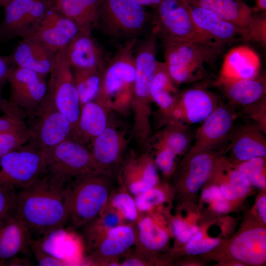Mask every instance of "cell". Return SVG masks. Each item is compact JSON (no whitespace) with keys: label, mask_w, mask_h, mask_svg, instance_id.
Wrapping results in <instances>:
<instances>
[{"label":"cell","mask_w":266,"mask_h":266,"mask_svg":"<svg viewBox=\"0 0 266 266\" xmlns=\"http://www.w3.org/2000/svg\"><path fill=\"white\" fill-rule=\"evenodd\" d=\"M71 179L47 171L16 193L15 212L31 234L46 235L68 223L67 188Z\"/></svg>","instance_id":"obj_1"},{"label":"cell","mask_w":266,"mask_h":266,"mask_svg":"<svg viewBox=\"0 0 266 266\" xmlns=\"http://www.w3.org/2000/svg\"><path fill=\"white\" fill-rule=\"evenodd\" d=\"M137 39L125 42L108 60L96 100L120 116L131 112L135 75L134 49Z\"/></svg>","instance_id":"obj_2"},{"label":"cell","mask_w":266,"mask_h":266,"mask_svg":"<svg viewBox=\"0 0 266 266\" xmlns=\"http://www.w3.org/2000/svg\"><path fill=\"white\" fill-rule=\"evenodd\" d=\"M116 184L114 176L98 169L72 178L67 188L71 227L82 228L97 217Z\"/></svg>","instance_id":"obj_3"},{"label":"cell","mask_w":266,"mask_h":266,"mask_svg":"<svg viewBox=\"0 0 266 266\" xmlns=\"http://www.w3.org/2000/svg\"><path fill=\"white\" fill-rule=\"evenodd\" d=\"M164 63L177 85L201 80L205 65L217 59L220 48L207 43L179 40H162Z\"/></svg>","instance_id":"obj_4"},{"label":"cell","mask_w":266,"mask_h":266,"mask_svg":"<svg viewBox=\"0 0 266 266\" xmlns=\"http://www.w3.org/2000/svg\"><path fill=\"white\" fill-rule=\"evenodd\" d=\"M150 19L145 7L134 0H103L99 27L109 36L127 42L137 39Z\"/></svg>","instance_id":"obj_5"},{"label":"cell","mask_w":266,"mask_h":266,"mask_svg":"<svg viewBox=\"0 0 266 266\" xmlns=\"http://www.w3.org/2000/svg\"><path fill=\"white\" fill-rule=\"evenodd\" d=\"M47 172L45 153L27 143L0 158V187L13 190L25 188Z\"/></svg>","instance_id":"obj_6"},{"label":"cell","mask_w":266,"mask_h":266,"mask_svg":"<svg viewBox=\"0 0 266 266\" xmlns=\"http://www.w3.org/2000/svg\"><path fill=\"white\" fill-rule=\"evenodd\" d=\"M150 22L151 32L162 40H188L213 45L195 25L187 0H161L154 8Z\"/></svg>","instance_id":"obj_7"},{"label":"cell","mask_w":266,"mask_h":266,"mask_svg":"<svg viewBox=\"0 0 266 266\" xmlns=\"http://www.w3.org/2000/svg\"><path fill=\"white\" fill-rule=\"evenodd\" d=\"M26 119L30 134L27 143L44 153L72 137L70 121L58 110L47 93L38 108Z\"/></svg>","instance_id":"obj_8"},{"label":"cell","mask_w":266,"mask_h":266,"mask_svg":"<svg viewBox=\"0 0 266 266\" xmlns=\"http://www.w3.org/2000/svg\"><path fill=\"white\" fill-rule=\"evenodd\" d=\"M118 116L110 112L106 128L89 147L97 169L114 177L133 138L132 130Z\"/></svg>","instance_id":"obj_9"},{"label":"cell","mask_w":266,"mask_h":266,"mask_svg":"<svg viewBox=\"0 0 266 266\" xmlns=\"http://www.w3.org/2000/svg\"><path fill=\"white\" fill-rule=\"evenodd\" d=\"M193 139L188 125L171 121L159 126L152 133L143 150L151 154L158 169L170 175L174 169L176 157L190 148Z\"/></svg>","instance_id":"obj_10"},{"label":"cell","mask_w":266,"mask_h":266,"mask_svg":"<svg viewBox=\"0 0 266 266\" xmlns=\"http://www.w3.org/2000/svg\"><path fill=\"white\" fill-rule=\"evenodd\" d=\"M45 77L34 71L14 66L7 79L10 85L7 111L24 121L31 115L47 95Z\"/></svg>","instance_id":"obj_11"},{"label":"cell","mask_w":266,"mask_h":266,"mask_svg":"<svg viewBox=\"0 0 266 266\" xmlns=\"http://www.w3.org/2000/svg\"><path fill=\"white\" fill-rule=\"evenodd\" d=\"M54 6L53 0H13L4 7L1 40L32 35Z\"/></svg>","instance_id":"obj_12"},{"label":"cell","mask_w":266,"mask_h":266,"mask_svg":"<svg viewBox=\"0 0 266 266\" xmlns=\"http://www.w3.org/2000/svg\"><path fill=\"white\" fill-rule=\"evenodd\" d=\"M65 49L55 55L54 65L49 73L47 95L58 110L70 121L72 133L78 122L81 106Z\"/></svg>","instance_id":"obj_13"},{"label":"cell","mask_w":266,"mask_h":266,"mask_svg":"<svg viewBox=\"0 0 266 266\" xmlns=\"http://www.w3.org/2000/svg\"><path fill=\"white\" fill-rule=\"evenodd\" d=\"M135 225H120L86 245L87 261L93 265L120 266L121 260L134 248Z\"/></svg>","instance_id":"obj_14"},{"label":"cell","mask_w":266,"mask_h":266,"mask_svg":"<svg viewBox=\"0 0 266 266\" xmlns=\"http://www.w3.org/2000/svg\"><path fill=\"white\" fill-rule=\"evenodd\" d=\"M238 112L228 102L220 101L201 123L195 135L189 153L214 151L228 143Z\"/></svg>","instance_id":"obj_15"},{"label":"cell","mask_w":266,"mask_h":266,"mask_svg":"<svg viewBox=\"0 0 266 266\" xmlns=\"http://www.w3.org/2000/svg\"><path fill=\"white\" fill-rule=\"evenodd\" d=\"M45 154L47 171L53 174L70 179L98 169L90 150L72 137L60 142Z\"/></svg>","instance_id":"obj_16"},{"label":"cell","mask_w":266,"mask_h":266,"mask_svg":"<svg viewBox=\"0 0 266 266\" xmlns=\"http://www.w3.org/2000/svg\"><path fill=\"white\" fill-rule=\"evenodd\" d=\"M115 178L117 183L134 196L159 183L158 169L151 154L128 150Z\"/></svg>","instance_id":"obj_17"},{"label":"cell","mask_w":266,"mask_h":266,"mask_svg":"<svg viewBox=\"0 0 266 266\" xmlns=\"http://www.w3.org/2000/svg\"><path fill=\"white\" fill-rule=\"evenodd\" d=\"M221 100L216 94L204 87L187 89L178 94L166 123L175 121L188 126L201 123L214 111Z\"/></svg>","instance_id":"obj_18"},{"label":"cell","mask_w":266,"mask_h":266,"mask_svg":"<svg viewBox=\"0 0 266 266\" xmlns=\"http://www.w3.org/2000/svg\"><path fill=\"white\" fill-rule=\"evenodd\" d=\"M79 31L70 19L57 11L53 6L37 30L31 36L56 54L66 48Z\"/></svg>","instance_id":"obj_19"},{"label":"cell","mask_w":266,"mask_h":266,"mask_svg":"<svg viewBox=\"0 0 266 266\" xmlns=\"http://www.w3.org/2000/svg\"><path fill=\"white\" fill-rule=\"evenodd\" d=\"M71 69L103 70L108 60L92 31L79 30L65 49Z\"/></svg>","instance_id":"obj_20"},{"label":"cell","mask_w":266,"mask_h":266,"mask_svg":"<svg viewBox=\"0 0 266 266\" xmlns=\"http://www.w3.org/2000/svg\"><path fill=\"white\" fill-rule=\"evenodd\" d=\"M261 66L258 54L251 48L239 45L232 48L226 55L217 84L221 86L259 75Z\"/></svg>","instance_id":"obj_21"},{"label":"cell","mask_w":266,"mask_h":266,"mask_svg":"<svg viewBox=\"0 0 266 266\" xmlns=\"http://www.w3.org/2000/svg\"><path fill=\"white\" fill-rule=\"evenodd\" d=\"M188 3L195 25L213 45L220 48L222 45L243 38V34L238 29L214 12Z\"/></svg>","instance_id":"obj_22"},{"label":"cell","mask_w":266,"mask_h":266,"mask_svg":"<svg viewBox=\"0 0 266 266\" xmlns=\"http://www.w3.org/2000/svg\"><path fill=\"white\" fill-rule=\"evenodd\" d=\"M32 234L15 211L0 220V266L20 253L29 251Z\"/></svg>","instance_id":"obj_23"},{"label":"cell","mask_w":266,"mask_h":266,"mask_svg":"<svg viewBox=\"0 0 266 266\" xmlns=\"http://www.w3.org/2000/svg\"><path fill=\"white\" fill-rule=\"evenodd\" d=\"M55 55L33 37L27 36L22 38L9 56L15 66L46 76L53 66Z\"/></svg>","instance_id":"obj_24"},{"label":"cell","mask_w":266,"mask_h":266,"mask_svg":"<svg viewBox=\"0 0 266 266\" xmlns=\"http://www.w3.org/2000/svg\"><path fill=\"white\" fill-rule=\"evenodd\" d=\"M226 146L240 162L256 157H265L266 155L264 133L255 124L234 126Z\"/></svg>","instance_id":"obj_25"},{"label":"cell","mask_w":266,"mask_h":266,"mask_svg":"<svg viewBox=\"0 0 266 266\" xmlns=\"http://www.w3.org/2000/svg\"><path fill=\"white\" fill-rule=\"evenodd\" d=\"M135 226V242L133 250L136 252L154 256L166 245L168 234L158 223L154 210L139 214Z\"/></svg>","instance_id":"obj_26"},{"label":"cell","mask_w":266,"mask_h":266,"mask_svg":"<svg viewBox=\"0 0 266 266\" xmlns=\"http://www.w3.org/2000/svg\"><path fill=\"white\" fill-rule=\"evenodd\" d=\"M220 87L228 103L236 111L239 109L244 112L266 99V79L264 76L259 75L239 80Z\"/></svg>","instance_id":"obj_27"},{"label":"cell","mask_w":266,"mask_h":266,"mask_svg":"<svg viewBox=\"0 0 266 266\" xmlns=\"http://www.w3.org/2000/svg\"><path fill=\"white\" fill-rule=\"evenodd\" d=\"M110 111L96 100L81 106L72 138L89 149L92 141L106 128Z\"/></svg>","instance_id":"obj_28"},{"label":"cell","mask_w":266,"mask_h":266,"mask_svg":"<svg viewBox=\"0 0 266 266\" xmlns=\"http://www.w3.org/2000/svg\"><path fill=\"white\" fill-rule=\"evenodd\" d=\"M177 85L170 76L164 62L157 61L151 85L152 102L159 108L160 126L169 120L178 95Z\"/></svg>","instance_id":"obj_29"},{"label":"cell","mask_w":266,"mask_h":266,"mask_svg":"<svg viewBox=\"0 0 266 266\" xmlns=\"http://www.w3.org/2000/svg\"><path fill=\"white\" fill-rule=\"evenodd\" d=\"M214 12L238 29L243 34L248 29L254 16V10L240 0H187Z\"/></svg>","instance_id":"obj_30"},{"label":"cell","mask_w":266,"mask_h":266,"mask_svg":"<svg viewBox=\"0 0 266 266\" xmlns=\"http://www.w3.org/2000/svg\"><path fill=\"white\" fill-rule=\"evenodd\" d=\"M230 252L236 259L259 265L266 260V230L257 228L245 231L233 241Z\"/></svg>","instance_id":"obj_31"},{"label":"cell","mask_w":266,"mask_h":266,"mask_svg":"<svg viewBox=\"0 0 266 266\" xmlns=\"http://www.w3.org/2000/svg\"><path fill=\"white\" fill-rule=\"evenodd\" d=\"M103 0H53L59 12L72 21L79 30H92L99 27Z\"/></svg>","instance_id":"obj_32"},{"label":"cell","mask_w":266,"mask_h":266,"mask_svg":"<svg viewBox=\"0 0 266 266\" xmlns=\"http://www.w3.org/2000/svg\"><path fill=\"white\" fill-rule=\"evenodd\" d=\"M190 153L185 185L191 193L198 191L210 175L214 167L213 152Z\"/></svg>","instance_id":"obj_33"},{"label":"cell","mask_w":266,"mask_h":266,"mask_svg":"<svg viewBox=\"0 0 266 266\" xmlns=\"http://www.w3.org/2000/svg\"><path fill=\"white\" fill-rule=\"evenodd\" d=\"M105 206L116 211L125 224H135L139 217V213L133 196L117 183Z\"/></svg>","instance_id":"obj_34"},{"label":"cell","mask_w":266,"mask_h":266,"mask_svg":"<svg viewBox=\"0 0 266 266\" xmlns=\"http://www.w3.org/2000/svg\"><path fill=\"white\" fill-rule=\"evenodd\" d=\"M102 70L71 69L81 107L96 99L100 87Z\"/></svg>","instance_id":"obj_35"},{"label":"cell","mask_w":266,"mask_h":266,"mask_svg":"<svg viewBox=\"0 0 266 266\" xmlns=\"http://www.w3.org/2000/svg\"><path fill=\"white\" fill-rule=\"evenodd\" d=\"M123 224L125 223L120 215L105 206L97 217L82 228L85 245L89 244L107 231Z\"/></svg>","instance_id":"obj_36"},{"label":"cell","mask_w":266,"mask_h":266,"mask_svg":"<svg viewBox=\"0 0 266 266\" xmlns=\"http://www.w3.org/2000/svg\"><path fill=\"white\" fill-rule=\"evenodd\" d=\"M250 186L248 179L237 169L231 172L229 182L222 185L220 190L227 199L234 200L244 196Z\"/></svg>","instance_id":"obj_37"},{"label":"cell","mask_w":266,"mask_h":266,"mask_svg":"<svg viewBox=\"0 0 266 266\" xmlns=\"http://www.w3.org/2000/svg\"><path fill=\"white\" fill-rule=\"evenodd\" d=\"M158 184L133 196L139 214L156 209L166 200L165 193Z\"/></svg>","instance_id":"obj_38"},{"label":"cell","mask_w":266,"mask_h":266,"mask_svg":"<svg viewBox=\"0 0 266 266\" xmlns=\"http://www.w3.org/2000/svg\"><path fill=\"white\" fill-rule=\"evenodd\" d=\"M265 157H256L248 161L241 162L237 170L244 174L254 185L265 188L266 185V177L264 174Z\"/></svg>","instance_id":"obj_39"},{"label":"cell","mask_w":266,"mask_h":266,"mask_svg":"<svg viewBox=\"0 0 266 266\" xmlns=\"http://www.w3.org/2000/svg\"><path fill=\"white\" fill-rule=\"evenodd\" d=\"M185 246L187 253L197 255L208 252L220 243L218 239L204 238L203 234L198 232L187 242Z\"/></svg>","instance_id":"obj_40"},{"label":"cell","mask_w":266,"mask_h":266,"mask_svg":"<svg viewBox=\"0 0 266 266\" xmlns=\"http://www.w3.org/2000/svg\"><path fill=\"white\" fill-rule=\"evenodd\" d=\"M29 135V132L0 133V158L27 143Z\"/></svg>","instance_id":"obj_41"},{"label":"cell","mask_w":266,"mask_h":266,"mask_svg":"<svg viewBox=\"0 0 266 266\" xmlns=\"http://www.w3.org/2000/svg\"><path fill=\"white\" fill-rule=\"evenodd\" d=\"M243 38L266 45V18L265 15H254Z\"/></svg>","instance_id":"obj_42"},{"label":"cell","mask_w":266,"mask_h":266,"mask_svg":"<svg viewBox=\"0 0 266 266\" xmlns=\"http://www.w3.org/2000/svg\"><path fill=\"white\" fill-rule=\"evenodd\" d=\"M30 248L33 251L39 266H66L67 264L64 260L44 250L38 241L33 238L30 243Z\"/></svg>","instance_id":"obj_43"},{"label":"cell","mask_w":266,"mask_h":266,"mask_svg":"<svg viewBox=\"0 0 266 266\" xmlns=\"http://www.w3.org/2000/svg\"><path fill=\"white\" fill-rule=\"evenodd\" d=\"M29 132L25 122L11 114L0 117V133H20Z\"/></svg>","instance_id":"obj_44"},{"label":"cell","mask_w":266,"mask_h":266,"mask_svg":"<svg viewBox=\"0 0 266 266\" xmlns=\"http://www.w3.org/2000/svg\"><path fill=\"white\" fill-rule=\"evenodd\" d=\"M171 230L176 239L182 243H187L199 232L197 227L189 226L179 219H175L172 221Z\"/></svg>","instance_id":"obj_45"},{"label":"cell","mask_w":266,"mask_h":266,"mask_svg":"<svg viewBox=\"0 0 266 266\" xmlns=\"http://www.w3.org/2000/svg\"><path fill=\"white\" fill-rule=\"evenodd\" d=\"M15 190L0 187V220L14 210Z\"/></svg>","instance_id":"obj_46"},{"label":"cell","mask_w":266,"mask_h":266,"mask_svg":"<svg viewBox=\"0 0 266 266\" xmlns=\"http://www.w3.org/2000/svg\"><path fill=\"white\" fill-rule=\"evenodd\" d=\"M15 66L9 56H0V87H3L7 81L8 76Z\"/></svg>","instance_id":"obj_47"},{"label":"cell","mask_w":266,"mask_h":266,"mask_svg":"<svg viewBox=\"0 0 266 266\" xmlns=\"http://www.w3.org/2000/svg\"><path fill=\"white\" fill-rule=\"evenodd\" d=\"M202 197L204 200L213 202L225 199L221 190L216 186L205 189L202 192Z\"/></svg>","instance_id":"obj_48"},{"label":"cell","mask_w":266,"mask_h":266,"mask_svg":"<svg viewBox=\"0 0 266 266\" xmlns=\"http://www.w3.org/2000/svg\"><path fill=\"white\" fill-rule=\"evenodd\" d=\"M257 207L265 223L266 222V198L261 197L257 201Z\"/></svg>","instance_id":"obj_49"},{"label":"cell","mask_w":266,"mask_h":266,"mask_svg":"<svg viewBox=\"0 0 266 266\" xmlns=\"http://www.w3.org/2000/svg\"><path fill=\"white\" fill-rule=\"evenodd\" d=\"M5 265L30 266L31 265L30 262L26 259L19 258L16 257V256L7 260L5 263Z\"/></svg>","instance_id":"obj_50"},{"label":"cell","mask_w":266,"mask_h":266,"mask_svg":"<svg viewBox=\"0 0 266 266\" xmlns=\"http://www.w3.org/2000/svg\"><path fill=\"white\" fill-rule=\"evenodd\" d=\"M229 207V203L225 199L213 202V207L218 212H226L228 211Z\"/></svg>","instance_id":"obj_51"},{"label":"cell","mask_w":266,"mask_h":266,"mask_svg":"<svg viewBox=\"0 0 266 266\" xmlns=\"http://www.w3.org/2000/svg\"><path fill=\"white\" fill-rule=\"evenodd\" d=\"M144 7H156L161 0H134Z\"/></svg>","instance_id":"obj_52"},{"label":"cell","mask_w":266,"mask_h":266,"mask_svg":"<svg viewBox=\"0 0 266 266\" xmlns=\"http://www.w3.org/2000/svg\"><path fill=\"white\" fill-rule=\"evenodd\" d=\"M256 6L258 10L263 12L266 10V0H256Z\"/></svg>","instance_id":"obj_53"},{"label":"cell","mask_w":266,"mask_h":266,"mask_svg":"<svg viewBox=\"0 0 266 266\" xmlns=\"http://www.w3.org/2000/svg\"><path fill=\"white\" fill-rule=\"evenodd\" d=\"M3 87H0V110H1L4 104L5 103L6 100L3 99L1 97V91Z\"/></svg>","instance_id":"obj_54"},{"label":"cell","mask_w":266,"mask_h":266,"mask_svg":"<svg viewBox=\"0 0 266 266\" xmlns=\"http://www.w3.org/2000/svg\"><path fill=\"white\" fill-rule=\"evenodd\" d=\"M13 0H0V6L4 8Z\"/></svg>","instance_id":"obj_55"},{"label":"cell","mask_w":266,"mask_h":266,"mask_svg":"<svg viewBox=\"0 0 266 266\" xmlns=\"http://www.w3.org/2000/svg\"></svg>","instance_id":"obj_56"}]
</instances>
